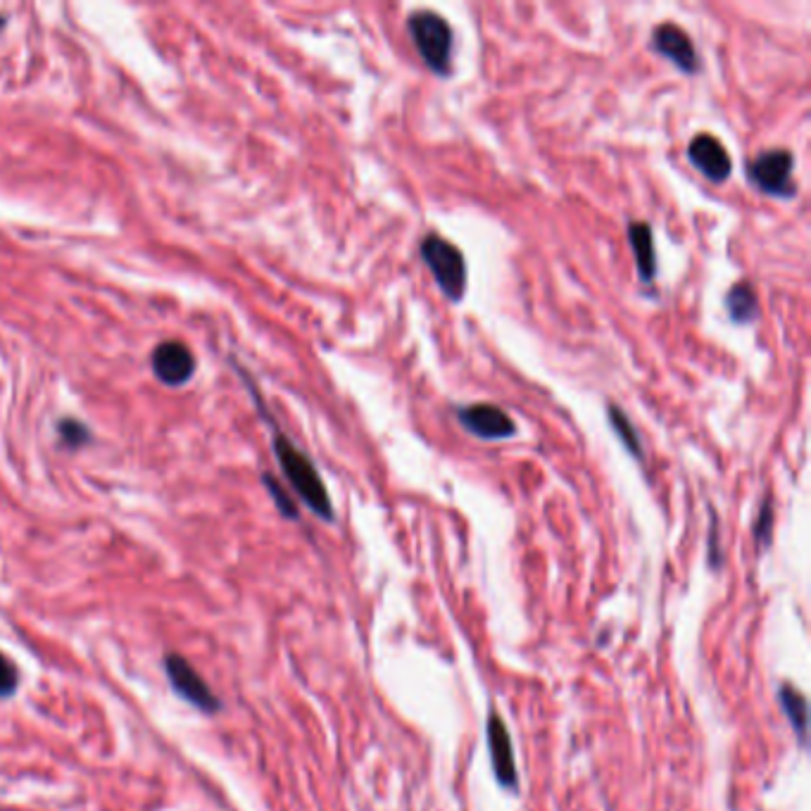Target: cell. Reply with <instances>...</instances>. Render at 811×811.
<instances>
[{
  "label": "cell",
  "instance_id": "2",
  "mask_svg": "<svg viewBox=\"0 0 811 811\" xmlns=\"http://www.w3.org/2000/svg\"><path fill=\"white\" fill-rule=\"evenodd\" d=\"M407 32L427 68L438 76H448L452 64V26L448 20L431 10H417L407 17Z\"/></svg>",
  "mask_w": 811,
  "mask_h": 811
},
{
  "label": "cell",
  "instance_id": "14",
  "mask_svg": "<svg viewBox=\"0 0 811 811\" xmlns=\"http://www.w3.org/2000/svg\"><path fill=\"white\" fill-rule=\"evenodd\" d=\"M607 412H609V424H611V429L617 431V436H619V441L623 443V448H627L635 460H643V445H641V438H637V431L633 429V424H631V419L627 417V412H623L619 405H609Z\"/></svg>",
  "mask_w": 811,
  "mask_h": 811
},
{
  "label": "cell",
  "instance_id": "4",
  "mask_svg": "<svg viewBox=\"0 0 811 811\" xmlns=\"http://www.w3.org/2000/svg\"><path fill=\"white\" fill-rule=\"evenodd\" d=\"M795 157L786 148H771L762 151L754 159L748 163V179L766 195L776 198H792L795 181H792Z\"/></svg>",
  "mask_w": 811,
  "mask_h": 811
},
{
  "label": "cell",
  "instance_id": "16",
  "mask_svg": "<svg viewBox=\"0 0 811 811\" xmlns=\"http://www.w3.org/2000/svg\"><path fill=\"white\" fill-rule=\"evenodd\" d=\"M20 688V671L8 655L0 653V697L15 695Z\"/></svg>",
  "mask_w": 811,
  "mask_h": 811
},
{
  "label": "cell",
  "instance_id": "8",
  "mask_svg": "<svg viewBox=\"0 0 811 811\" xmlns=\"http://www.w3.org/2000/svg\"><path fill=\"white\" fill-rule=\"evenodd\" d=\"M488 734V750H490V762H493V774L502 788L516 790L518 788V774H516V756L512 748L510 730L504 721L493 712L486 726Z\"/></svg>",
  "mask_w": 811,
  "mask_h": 811
},
{
  "label": "cell",
  "instance_id": "13",
  "mask_svg": "<svg viewBox=\"0 0 811 811\" xmlns=\"http://www.w3.org/2000/svg\"><path fill=\"white\" fill-rule=\"evenodd\" d=\"M778 700H780V707H783V712H786L788 721H790V726L795 730V736L800 738V742L804 744L807 742V726H809L807 697L800 693V690L792 688V685H780Z\"/></svg>",
  "mask_w": 811,
  "mask_h": 811
},
{
  "label": "cell",
  "instance_id": "1",
  "mask_svg": "<svg viewBox=\"0 0 811 811\" xmlns=\"http://www.w3.org/2000/svg\"><path fill=\"white\" fill-rule=\"evenodd\" d=\"M274 455L278 467H282L286 476V481L294 486L300 500L308 504L317 516H322L324 522H334V504H331L329 490L312 460L305 455L300 448L290 443L282 431L274 433Z\"/></svg>",
  "mask_w": 811,
  "mask_h": 811
},
{
  "label": "cell",
  "instance_id": "12",
  "mask_svg": "<svg viewBox=\"0 0 811 811\" xmlns=\"http://www.w3.org/2000/svg\"><path fill=\"white\" fill-rule=\"evenodd\" d=\"M756 310H760V302H756V294L750 284L730 286L726 294V312L730 317V322L750 324L756 317Z\"/></svg>",
  "mask_w": 811,
  "mask_h": 811
},
{
  "label": "cell",
  "instance_id": "17",
  "mask_svg": "<svg viewBox=\"0 0 811 811\" xmlns=\"http://www.w3.org/2000/svg\"><path fill=\"white\" fill-rule=\"evenodd\" d=\"M262 481H264V486H267V490L272 493V498H274V502H276L278 512H282V514L288 516V518H298V508H296V502L290 500V498L286 496V490L276 484V478L270 476V474H264Z\"/></svg>",
  "mask_w": 811,
  "mask_h": 811
},
{
  "label": "cell",
  "instance_id": "9",
  "mask_svg": "<svg viewBox=\"0 0 811 811\" xmlns=\"http://www.w3.org/2000/svg\"><path fill=\"white\" fill-rule=\"evenodd\" d=\"M688 157L702 171V177H707L714 183H724L730 177V171H734V163H730V155L724 148V143L712 134H697L690 141Z\"/></svg>",
  "mask_w": 811,
  "mask_h": 811
},
{
  "label": "cell",
  "instance_id": "10",
  "mask_svg": "<svg viewBox=\"0 0 811 811\" xmlns=\"http://www.w3.org/2000/svg\"><path fill=\"white\" fill-rule=\"evenodd\" d=\"M153 371L155 377L167 385H181L193 377L195 360L191 350L179 341H165L153 350Z\"/></svg>",
  "mask_w": 811,
  "mask_h": 811
},
{
  "label": "cell",
  "instance_id": "6",
  "mask_svg": "<svg viewBox=\"0 0 811 811\" xmlns=\"http://www.w3.org/2000/svg\"><path fill=\"white\" fill-rule=\"evenodd\" d=\"M457 419L472 436L481 441H504L516 433V427L508 412L496 405H467L457 409Z\"/></svg>",
  "mask_w": 811,
  "mask_h": 811
},
{
  "label": "cell",
  "instance_id": "5",
  "mask_svg": "<svg viewBox=\"0 0 811 811\" xmlns=\"http://www.w3.org/2000/svg\"><path fill=\"white\" fill-rule=\"evenodd\" d=\"M165 673H167L171 690H175L181 700L193 704L195 709H201L203 714H215L222 709V702L217 700L215 693H212V688L205 683V678L198 673L181 655L169 653L165 657Z\"/></svg>",
  "mask_w": 811,
  "mask_h": 811
},
{
  "label": "cell",
  "instance_id": "15",
  "mask_svg": "<svg viewBox=\"0 0 811 811\" xmlns=\"http://www.w3.org/2000/svg\"><path fill=\"white\" fill-rule=\"evenodd\" d=\"M771 530H774V504H771V500L766 498L762 502L760 514H756V518H754V528H752L754 540L762 550L766 548L768 540H771Z\"/></svg>",
  "mask_w": 811,
  "mask_h": 811
},
{
  "label": "cell",
  "instance_id": "11",
  "mask_svg": "<svg viewBox=\"0 0 811 811\" xmlns=\"http://www.w3.org/2000/svg\"><path fill=\"white\" fill-rule=\"evenodd\" d=\"M629 241L635 258L637 276L643 284H653L657 276V252L653 241V229L647 222H631L629 224Z\"/></svg>",
  "mask_w": 811,
  "mask_h": 811
},
{
  "label": "cell",
  "instance_id": "3",
  "mask_svg": "<svg viewBox=\"0 0 811 811\" xmlns=\"http://www.w3.org/2000/svg\"><path fill=\"white\" fill-rule=\"evenodd\" d=\"M419 252L445 298L460 302L467 290V262H464L462 250L438 234H429L421 241Z\"/></svg>",
  "mask_w": 811,
  "mask_h": 811
},
{
  "label": "cell",
  "instance_id": "7",
  "mask_svg": "<svg viewBox=\"0 0 811 811\" xmlns=\"http://www.w3.org/2000/svg\"><path fill=\"white\" fill-rule=\"evenodd\" d=\"M649 44H653V50L657 52V56H661L664 60H669L671 64H676V68L681 70L683 74H695L700 70L697 50H695L693 41H690V36L681 29V26L659 24L657 29L653 32Z\"/></svg>",
  "mask_w": 811,
  "mask_h": 811
},
{
  "label": "cell",
  "instance_id": "18",
  "mask_svg": "<svg viewBox=\"0 0 811 811\" xmlns=\"http://www.w3.org/2000/svg\"><path fill=\"white\" fill-rule=\"evenodd\" d=\"M58 433H60L62 441L68 443V445H72V448L88 443V438H91V433H88V429L84 427V424L82 421H74V419L60 421L58 424Z\"/></svg>",
  "mask_w": 811,
  "mask_h": 811
}]
</instances>
